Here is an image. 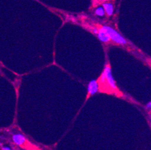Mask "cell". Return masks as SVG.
<instances>
[{"instance_id":"obj_9","label":"cell","mask_w":151,"mask_h":150,"mask_svg":"<svg viewBox=\"0 0 151 150\" xmlns=\"http://www.w3.org/2000/svg\"><path fill=\"white\" fill-rule=\"evenodd\" d=\"M99 29L97 28L96 27L94 28L93 29V33H94V34H98V31H99Z\"/></svg>"},{"instance_id":"obj_7","label":"cell","mask_w":151,"mask_h":150,"mask_svg":"<svg viewBox=\"0 0 151 150\" xmlns=\"http://www.w3.org/2000/svg\"><path fill=\"white\" fill-rule=\"evenodd\" d=\"M95 13L96 16L99 17H103L104 16L106 13H105V11L102 6H99L98 7L95 11Z\"/></svg>"},{"instance_id":"obj_1","label":"cell","mask_w":151,"mask_h":150,"mask_svg":"<svg viewBox=\"0 0 151 150\" xmlns=\"http://www.w3.org/2000/svg\"><path fill=\"white\" fill-rule=\"evenodd\" d=\"M98 81L99 85V88H101V90H103L105 88V91H111L116 92L118 91L116 82L113 77L111 69L109 64H107L105 66Z\"/></svg>"},{"instance_id":"obj_10","label":"cell","mask_w":151,"mask_h":150,"mask_svg":"<svg viewBox=\"0 0 151 150\" xmlns=\"http://www.w3.org/2000/svg\"><path fill=\"white\" fill-rule=\"evenodd\" d=\"M2 150H12L11 148L7 146H4L2 148Z\"/></svg>"},{"instance_id":"obj_8","label":"cell","mask_w":151,"mask_h":150,"mask_svg":"<svg viewBox=\"0 0 151 150\" xmlns=\"http://www.w3.org/2000/svg\"><path fill=\"white\" fill-rule=\"evenodd\" d=\"M146 108L147 110H151V101L147 103L146 104Z\"/></svg>"},{"instance_id":"obj_2","label":"cell","mask_w":151,"mask_h":150,"mask_svg":"<svg viewBox=\"0 0 151 150\" xmlns=\"http://www.w3.org/2000/svg\"><path fill=\"white\" fill-rule=\"evenodd\" d=\"M102 28L108 33L111 40L114 43L120 45H126L127 44V40L116 29L109 26H102Z\"/></svg>"},{"instance_id":"obj_12","label":"cell","mask_w":151,"mask_h":150,"mask_svg":"<svg viewBox=\"0 0 151 150\" xmlns=\"http://www.w3.org/2000/svg\"><path fill=\"white\" fill-rule=\"evenodd\" d=\"M93 1H97V0H93Z\"/></svg>"},{"instance_id":"obj_11","label":"cell","mask_w":151,"mask_h":150,"mask_svg":"<svg viewBox=\"0 0 151 150\" xmlns=\"http://www.w3.org/2000/svg\"><path fill=\"white\" fill-rule=\"evenodd\" d=\"M99 1H100L101 2L105 3V2H107V1H109V0H99Z\"/></svg>"},{"instance_id":"obj_3","label":"cell","mask_w":151,"mask_h":150,"mask_svg":"<svg viewBox=\"0 0 151 150\" xmlns=\"http://www.w3.org/2000/svg\"><path fill=\"white\" fill-rule=\"evenodd\" d=\"M99 89V85L98 83V80H92L90 81L88 84L87 91H88V94H87V98L90 96H93L95 94H96Z\"/></svg>"},{"instance_id":"obj_4","label":"cell","mask_w":151,"mask_h":150,"mask_svg":"<svg viewBox=\"0 0 151 150\" xmlns=\"http://www.w3.org/2000/svg\"><path fill=\"white\" fill-rule=\"evenodd\" d=\"M97 36L99 40L103 43H107L111 40L110 37L108 34V33L105 31L102 27L99 29V31Z\"/></svg>"},{"instance_id":"obj_5","label":"cell","mask_w":151,"mask_h":150,"mask_svg":"<svg viewBox=\"0 0 151 150\" xmlns=\"http://www.w3.org/2000/svg\"><path fill=\"white\" fill-rule=\"evenodd\" d=\"M12 140L15 144L19 146H23L27 142L25 138L21 134H14L12 136Z\"/></svg>"},{"instance_id":"obj_6","label":"cell","mask_w":151,"mask_h":150,"mask_svg":"<svg viewBox=\"0 0 151 150\" xmlns=\"http://www.w3.org/2000/svg\"><path fill=\"white\" fill-rule=\"evenodd\" d=\"M102 7H104L105 13L108 16H111L114 13V6L111 3H103Z\"/></svg>"}]
</instances>
